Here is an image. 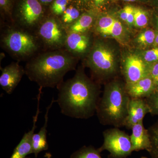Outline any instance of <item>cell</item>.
<instances>
[{
  "label": "cell",
  "instance_id": "1",
  "mask_svg": "<svg viewBox=\"0 0 158 158\" xmlns=\"http://www.w3.org/2000/svg\"><path fill=\"white\" fill-rule=\"evenodd\" d=\"M61 113L72 118L88 119L96 113L100 94L98 83L88 77L79 67L73 77L57 87Z\"/></svg>",
  "mask_w": 158,
  "mask_h": 158
},
{
  "label": "cell",
  "instance_id": "2",
  "mask_svg": "<svg viewBox=\"0 0 158 158\" xmlns=\"http://www.w3.org/2000/svg\"><path fill=\"white\" fill-rule=\"evenodd\" d=\"M77 59L62 49L45 52L27 63L25 74L40 88H57L66 73L75 69Z\"/></svg>",
  "mask_w": 158,
  "mask_h": 158
},
{
  "label": "cell",
  "instance_id": "3",
  "mask_svg": "<svg viewBox=\"0 0 158 158\" xmlns=\"http://www.w3.org/2000/svg\"><path fill=\"white\" fill-rule=\"evenodd\" d=\"M130 99L125 82L116 77L106 82L96 110L101 124L118 128L124 127Z\"/></svg>",
  "mask_w": 158,
  "mask_h": 158
},
{
  "label": "cell",
  "instance_id": "4",
  "mask_svg": "<svg viewBox=\"0 0 158 158\" xmlns=\"http://www.w3.org/2000/svg\"><path fill=\"white\" fill-rule=\"evenodd\" d=\"M120 53L117 47L103 38L94 40L86 56L85 66L99 82L116 78L120 71Z\"/></svg>",
  "mask_w": 158,
  "mask_h": 158
},
{
  "label": "cell",
  "instance_id": "5",
  "mask_svg": "<svg viewBox=\"0 0 158 158\" xmlns=\"http://www.w3.org/2000/svg\"><path fill=\"white\" fill-rule=\"evenodd\" d=\"M3 47L12 56L19 59L34 55L39 48L38 38L22 29L11 27L1 38Z\"/></svg>",
  "mask_w": 158,
  "mask_h": 158
},
{
  "label": "cell",
  "instance_id": "6",
  "mask_svg": "<svg viewBox=\"0 0 158 158\" xmlns=\"http://www.w3.org/2000/svg\"><path fill=\"white\" fill-rule=\"evenodd\" d=\"M119 19L117 11L99 12L93 27L94 33L103 38H112L123 45L129 42V32Z\"/></svg>",
  "mask_w": 158,
  "mask_h": 158
},
{
  "label": "cell",
  "instance_id": "7",
  "mask_svg": "<svg viewBox=\"0 0 158 158\" xmlns=\"http://www.w3.org/2000/svg\"><path fill=\"white\" fill-rule=\"evenodd\" d=\"M37 28V38L46 48L55 50L64 48L67 31L60 19L48 18Z\"/></svg>",
  "mask_w": 158,
  "mask_h": 158
},
{
  "label": "cell",
  "instance_id": "8",
  "mask_svg": "<svg viewBox=\"0 0 158 158\" xmlns=\"http://www.w3.org/2000/svg\"><path fill=\"white\" fill-rule=\"evenodd\" d=\"M104 141L98 148L101 152L107 150L109 158H126L133 152L130 136L118 127L104 131Z\"/></svg>",
  "mask_w": 158,
  "mask_h": 158
},
{
  "label": "cell",
  "instance_id": "9",
  "mask_svg": "<svg viewBox=\"0 0 158 158\" xmlns=\"http://www.w3.org/2000/svg\"><path fill=\"white\" fill-rule=\"evenodd\" d=\"M150 65L136 51L124 54L121 60L120 72L125 84L135 83L149 76Z\"/></svg>",
  "mask_w": 158,
  "mask_h": 158
},
{
  "label": "cell",
  "instance_id": "10",
  "mask_svg": "<svg viewBox=\"0 0 158 158\" xmlns=\"http://www.w3.org/2000/svg\"><path fill=\"white\" fill-rule=\"evenodd\" d=\"M43 9L38 0H21L18 7V20L24 28L37 27L43 20Z\"/></svg>",
  "mask_w": 158,
  "mask_h": 158
},
{
  "label": "cell",
  "instance_id": "11",
  "mask_svg": "<svg viewBox=\"0 0 158 158\" xmlns=\"http://www.w3.org/2000/svg\"><path fill=\"white\" fill-rule=\"evenodd\" d=\"M93 41L88 33L67 32L64 48L73 56H86L90 51Z\"/></svg>",
  "mask_w": 158,
  "mask_h": 158
},
{
  "label": "cell",
  "instance_id": "12",
  "mask_svg": "<svg viewBox=\"0 0 158 158\" xmlns=\"http://www.w3.org/2000/svg\"><path fill=\"white\" fill-rule=\"evenodd\" d=\"M25 69L18 62H12L2 69L0 77V85L8 94H11L19 84L23 75Z\"/></svg>",
  "mask_w": 158,
  "mask_h": 158
},
{
  "label": "cell",
  "instance_id": "13",
  "mask_svg": "<svg viewBox=\"0 0 158 158\" xmlns=\"http://www.w3.org/2000/svg\"><path fill=\"white\" fill-rule=\"evenodd\" d=\"M148 113H150V109L145 99L131 98L124 127L131 129L133 126L143 121L144 116Z\"/></svg>",
  "mask_w": 158,
  "mask_h": 158
},
{
  "label": "cell",
  "instance_id": "14",
  "mask_svg": "<svg viewBox=\"0 0 158 158\" xmlns=\"http://www.w3.org/2000/svg\"><path fill=\"white\" fill-rule=\"evenodd\" d=\"M37 96V108L36 115L33 117V126L31 131L23 136L18 145L15 148L13 153L9 158H25L27 156L32 153V139L36 127V123L40 113L39 104L41 98L42 89H39Z\"/></svg>",
  "mask_w": 158,
  "mask_h": 158
},
{
  "label": "cell",
  "instance_id": "15",
  "mask_svg": "<svg viewBox=\"0 0 158 158\" xmlns=\"http://www.w3.org/2000/svg\"><path fill=\"white\" fill-rule=\"evenodd\" d=\"M127 92L131 98L146 99L156 90L153 81L149 76L131 84H125Z\"/></svg>",
  "mask_w": 158,
  "mask_h": 158
},
{
  "label": "cell",
  "instance_id": "16",
  "mask_svg": "<svg viewBox=\"0 0 158 158\" xmlns=\"http://www.w3.org/2000/svg\"><path fill=\"white\" fill-rule=\"evenodd\" d=\"M131 130L130 138L133 152L145 150L148 152L151 146V142L148 130L144 127L143 121L133 126Z\"/></svg>",
  "mask_w": 158,
  "mask_h": 158
},
{
  "label": "cell",
  "instance_id": "17",
  "mask_svg": "<svg viewBox=\"0 0 158 158\" xmlns=\"http://www.w3.org/2000/svg\"><path fill=\"white\" fill-rule=\"evenodd\" d=\"M98 13L93 9L83 12L76 21L67 28V32L88 33L90 29L93 28Z\"/></svg>",
  "mask_w": 158,
  "mask_h": 158
},
{
  "label": "cell",
  "instance_id": "18",
  "mask_svg": "<svg viewBox=\"0 0 158 158\" xmlns=\"http://www.w3.org/2000/svg\"><path fill=\"white\" fill-rule=\"evenodd\" d=\"M56 102V100L52 99L50 104L47 108L45 117V121L43 126L37 134H34L32 139V153H34L37 157L38 154L43 151L47 150L48 148V144L47 140V134L48 121L49 111L54 102Z\"/></svg>",
  "mask_w": 158,
  "mask_h": 158
},
{
  "label": "cell",
  "instance_id": "19",
  "mask_svg": "<svg viewBox=\"0 0 158 158\" xmlns=\"http://www.w3.org/2000/svg\"><path fill=\"white\" fill-rule=\"evenodd\" d=\"M156 32L151 27H148L139 32L134 40L137 50H145L153 46Z\"/></svg>",
  "mask_w": 158,
  "mask_h": 158
},
{
  "label": "cell",
  "instance_id": "20",
  "mask_svg": "<svg viewBox=\"0 0 158 158\" xmlns=\"http://www.w3.org/2000/svg\"><path fill=\"white\" fill-rule=\"evenodd\" d=\"M151 9L135 6L134 10V27L137 29H144L150 26Z\"/></svg>",
  "mask_w": 158,
  "mask_h": 158
},
{
  "label": "cell",
  "instance_id": "21",
  "mask_svg": "<svg viewBox=\"0 0 158 158\" xmlns=\"http://www.w3.org/2000/svg\"><path fill=\"white\" fill-rule=\"evenodd\" d=\"M81 11L78 8L73 6L67 7L60 19L62 25L66 29L76 21L81 15Z\"/></svg>",
  "mask_w": 158,
  "mask_h": 158
},
{
  "label": "cell",
  "instance_id": "22",
  "mask_svg": "<svg viewBox=\"0 0 158 158\" xmlns=\"http://www.w3.org/2000/svg\"><path fill=\"white\" fill-rule=\"evenodd\" d=\"M135 6L127 4L120 10L117 11L119 19L130 28L134 27Z\"/></svg>",
  "mask_w": 158,
  "mask_h": 158
},
{
  "label": "cell",
  "instance_id": "23",
  "mask_svg": "<svg viewBox=\"0 0 158 158\" xmlns=\"http://www.w3.org/2000/svg\"><path fill=\"white\" fill-rule=\"evenodd\" d=\"M98 148L92 146H85L74 152L70 158H102Z\"/></svg>",
  "mask_w": 158,
  "mask_h": 158
},
{
  "label": "cell",
  "instance_id": "24",
  "mask_svg": "<svg viewBox=\"0 0 158 158\" xmlns=\"http://www.w3.org/2000/svg\"><path fill=\"white\" fill-rule=\"evenodd\" d=\"M151 146L148 152L152 158H158V120L148 129Z\"/></svg>",
  "mask_w": 158,
  "mask_h": 158
},
{
  "label": "cell",
  "instance_id": "25",
  "mask_svg": "<svg viewBox=\"0 0 158 158\" xmlns=\"http://www.w3.org/2000/svg\"><path fill=\"white\" fill-rule=\"evenodd\" d=\"M136 52L149 65L158 62V47H152L145 50H137Z\"/></svg>",
  "mask_w": 158,
  "mask_h": 158
},
{
  "label": "cell",
  "instance_id": "26",
  "mask_svg": "<svg viewBox=\"0 0 158 158\" xmlns=\"http://www.w3.org/2000/svg\"><path fill=\"white\" fill-rule=\"evenodd\" d=\"M68 0H55L52 2L51 10L54 15H62L67 8Z\"/></svg>",
  "mask_w": 158,
  "mask_h": 158
},
{
  "label": "cell",
  "instance_id": "27",
  "mask_svg": "<svg viewBox=\"0 0 158 158\" xmlns=\"http://www.w3.org/2000/svg\"><path fill=\"white\" fill-rule=\"evenodd\" d=\"M150 109V114L158 116V90L145 99Z\"/></svg>",
  "mask_w": 158,
  "mask_h": 158
},
{
  "label": "cell",
  "instance_id": "28",
  "mask_svg": "<svg viewBox=\"0 0 158 158\" xmlns=\"http://www.w3.org/2000/svg\"><path fill=\"white\" fill-rule=\"evenodd\" d=\"M113 0H91V5L93 9L98 12L106 11Z\"/></svg>",
  "mask_w": 158,
  "mask_h": 158
},
{
  "label": "cell",
  "instance_id": "29",
  "mask_svg": "<svg viewBox=\"0 0 158 158\" xmlns=\"http://www.w3.org/2000/svg\"><path fill=\"white\" fill-rule=\"evenodd\" d=\"M149 75L156 85V90H158V62L150 65Z\"/></svg>",
  "mask_w": 158,
  "mask_h": 158
},
{
  "label": "cell",
  "instance_id": "30",
  "mask_svg": "<svg viewBox=\"0 0 158 158\" xmlns=\"http://www.w3.org/2000/svg\"><path fill=\"white\" fill-rule=\"evenodd\" d=\"M150 27L158 32V8H152Z\"/></svg>",
  "mask_w": 158,
  "mask_h": 158
},
{
  "label": "cell",
  "instance_id": "31",
  "mask_svg": "<svg viewBox=\"0 0 158 158\" xmlns=\"http://www.w3.org/2000/svg\"><path fill=\"white\" fill-rule=\"evenodd\" d=\"M0 7L6 14L11 15V0H0Z\"/></svg>",
  "mask_w": 158,
  "mask_h": 158
},
{
  "label": "cell",
  "instance_id": "32",
  "mask_svg": "<svg viewBox=\"0 0 158 158\" xmlns=\"http://www.w3.org/2000/svg\"><path fill=\"white\" fill-rule=\"evenodd\" d=\"M116 1L128 3H139V4H144V5H148V0H116Z\"/></svg>",
  "mask_w": 158,
  "mask_h": 158
},
{
  "label": "cell",
  "instance_id": "33",
  "mask_svg": "<svg viewBox=\"0 0 158 158\" xmlns=\"http://www.w3.org/2000/svg\"><path fill=\"white\" fill-rule=\"evenodd\" d=\"M77 3L79 6L82 7H87L89 5H91V0H76Z\"/></svg>",
  "mask_w": 158,
  "mask_h": 158
},
{
  "label": "cell",
  "instance_id": "34",
  "mask_svg": "<svg viewBox=\"0 0 158 158\" xmlns=\"http://www.w3.org/2000/svg\"><path fill=\"white\" fill-rule=\"evenodd\" d=\"M148 5L152 8H158V0H148Z\"/></svg>",
  "mask_w": 158,
  "mask_h": 158
},
{
  "label": "cell",
  "instance_id": "35",
  "mask_svg": "<svg viewBox=\"0 0 158 158\" xmlns=\"http://www.w3.org/2000/svg\"><path fill=\"white\" fill-rule=\"evenodd\" d=\"M41 4H50V3L53 2L55 0H38Z\"/></svg>",
  "mask_w": 158,
  "mask_h": 158
},
{
  "label": "cell",
  "instance_id": "36",
  "mask_svg": "<svg viewBox=\"0 0 158 158\" xmlns=\"http://www.w3.org/2000/svg\"><path fill=\"white\" fill-rule=\"evenodd\" d=\"M153 47H158V32H156V34L154 44Z\"/></svg>",
  "mask_w": 158,
  "mask_h": 158
},
{
  "label": "cell",
  "instance_id": "37",
  "mask_svg": "<svg viewBox=\"0 0 158 158\" xmlns=\"http://www.w3.org/2000/svg\"><path fill=\"white\" fill-rule=\"evenodd\" d=\"M140 158H149L147 157L142 156V157H141Z\"/></svg>",
  "mask_w": 158,
  "mask_h": 158
},
{
  "label": "cell",
  "instance_id": "38",
  "mask_svg": "<svg viewBox=\"0 0 158 158\" xmlns=\"http://www.w3.org/2000/svg\"><path fill=\"white\" fill-rule=\"evenodd\" d=\"M27 158V157H26V158Z\"/></svg>",
  "mask_w": 158,
  "mask_h": 158
}]
</instances>
